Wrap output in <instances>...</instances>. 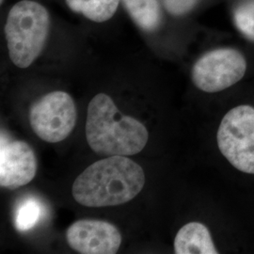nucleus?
<instances>
[{"mask_svg": "<svg viewBox=\"0 0 254 254\" xmlns=\"http://www.w3.org/2000/svg\"><path fill=\"white\" fill-rule=\"evenodd\" d=\"M145 185V173L124 155L108 156L89 166L73 183L74 200L87 207H106L133 200Z\"/></svg>", "mask_w": 254, "mask_h": 254, "instance_id": "obj_1", "label": "nucleus"}, {"mask_svg": "<svg viewBox=\"0 0 254 254\" xmlns=\"http://www.w3.org/2000/svg\"><path fill=\"white\" fill-rule=\"evenodd\" d=\"M86 137L95 154L127 156L140 153L149 134L140 122L123 115L108 94L98 93L88 107Z\"/></svg>", "mask_w": 254, "mask_h": 254, "instance_id": "obj_2", "label": "nucleus"}, {"mask_svg": "<svg viewBox=\"0 0 254 254\" xmlns=\"http://www.w3.org/2000/svg\"><path fill=\"white\" fill-rule=\"evenodd\" d=\"M50 28L47 9L32 0H22L9 9L5 25L9 59L26 69L36 61L46 45Z\"/></svg>", "mask_w": 254, "mask_h": 254, "instance_id": "obj_3", "label": "nucleus"}, {"mask_svg": "<svg viewBox=\"0 0 254 254\" xmlns=\"http://www.w3.org/2000/svg\"><path fill=\"white\" fill-rule=\"evenodd\" d=\"M220 153L236 170L254 174V108L241 105L223 117L217 134Z\"/></svg>", "mask_w": 254, "mask_h": 254, "instance_id": "obj_4", "label": "nucleus"}, {"mask_svg": "<svg viewBox=\"0 0 254 254\" xmlns=\"http://www.w3.org/2000/svg\"><path fill=\"white\" fill-rule=\"evenodd\" d=\"M77 111L71 95L56 91L35 102L29 112L32 130L41 139L50 143L63 141L76 124Z\"/></svg>", "mask_w": 254, "mask_h": 254, "instance_id": "obj_5", "label": "nucleus"}, {"mask_svg": "<svg viewBox=\"0 0 254 254\" xmlns=\"http://www.w3.org/2000/svg\"><path fill=\"white\" fill-rule=\"evenodd\" d=\"M247 71L244 56L233 48H219L202 55L195 63L191 78L204 92L224 91L240 81Z\"/></svg>", "mask_w": 254, "mask_h": 254, "instance_id": "obj_6", "label": "nucleus"}, {"mask_svg": "<svg viewBox=\"0 0 254 254\" xmlns=\"http://www.w3.org/2000/svg\"><path fill=\"white\" fill-rule=\"evenodd\" d=\"M122 239L117 227L104 220H77L66 232L69 246L82 254H117Z\"/></svg>", "mask_w": 254, "mask_h": 254, "instance_id": "obj_7", "label": "nucleus"}, {"mask_svg": "<svg viewBox=\"0 0 254 254\" xmlns=\"http://www.w3.org/2000/svg\"><path fill=\"white\" fill-rule=\"evenodd\" d=\"M37 159L33 149L22 140L7 141L1 137L0 186L15 190L32 181L36 175Z\"/></svg>", "mask_w": 254, "mask_h": 254, "instance_id": "obj_8", "label": "nucleus"}, {"mask_svg": "<svg viewBox=\"0 0 254 254\" xmlns=\"http://www.w3.org/2000/svg\"><path fill=\"white\" fill-rule=\"evenodd\" d=\"M176 254H218L208 228L192 221L179 230L174 239Z\"/></svg>", "mask_w": 254, "mask_h": 254, "instance_id": "obj_9", "label": "nucleus"}, {"mask_svg": "<svg viewBox=\"0 0 254 254\" xmlns=\"http://www.w3.org/2000/svg\"><path fill=\"white\" fill-rule=\"evenodd\" d=\"M136 26L147 32L154 31L161 22L158 0H122Z\"/></svg>", "mask_w": 254, "mask_h": 254, "instance_id": "obj_10", "label": "nucleus"}, {"mask_svg": "<svg viewBox=\"0 0 254 254\" xmlns=\"http://www.w3.org/2000/svg\"><path fill=\"white\" fill-rule=\"evenodd\" d=\"M65 2L70 9L96 23L111 18L120 4V0H65Z\"/></svg>", "mask_w": 254, "mask_h": 254, "instance_id": "obj_11", "label": "nucleus"}, {"mask_svg": "<svg viewBox=\"0 0 254 254\" xmlns=\"http://www.w3.org/2000/svg\"><path fill=\"white\" fill-rule=\"evenodd\" d=\"M45 214L44 205L30 197L23 200L15 214V225L20 232H26L34 227Z\"/></svg>", "mask_w": 254, "mask_h": 254, "instance_id": "obj_12", "label": "nucleus"}, {"mask_svg": "<svg viewBox=\"0 0 254 254\" xmlns=\"http://www.w3.org/2000/svg\"><path fill=\"white\" fill-rule=\"evenodd\" d=\"M235 24L238 30L254 41V0H246L235 10Z\"/></svg>", "mask_w": 254, "mask_h": 254, "instance_id": "obj_13", "label": "nucleus"}, {"mask_svg": "<svg viewBox=\"0 0 254 254\" xmlns=\"http://www.w3.org/2000/svg\"><path fill=\"white\" fill-rule=\"evenodd\" d=\"M198 0H163L164 7L171 14L180 16L194 8Z\"/></svg>", "mask_w": 254, "mask_h": 254, "instance_id": "obj_14", "label": "nucleus"}, {"mask_svg": "<svg viewBox=\"0 0 254 254\" xmlns=\"http://www.w3.org/2000/svg\"><path fill=\"white\" fill-rule=\"evenodd\" d=\"M2 2H3V0H1V3H2Z\"/></svg>", "mask_w": 254, "mask_h": 254, "instance_id": "obj_15", "label": "nucleus"}]
</instances>
